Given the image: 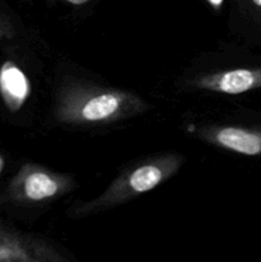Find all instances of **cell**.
Listing matches in <instances>:
<instances>
[{"mask_svg": "<svg viewBox=\"0 0 261 262\" xmlns=\"http://www.w3.org/2000/svg\"><path fill=\"white\" fill-rule=\"evenodd\" d=\"M163 179V173L155 165H143L136 169L129 177V186L137 193H143L155 188Z\"/></svg>", "mask_w": 261, "mask_h": 262, "instance_id": "5", "label": "cell"}, {"mask_svg": "<svg viewBox=\"0 0 261 262\" xmlns=\"http://www.w3.org/2000/svg\"><path fill=\"white\" fill-rule=\"evenodd\" d=\"M3 168H4V159H3L2 156H0V173H2Z\"/></svg>", "mask_w": 261, "mask_h": 262, "instance_id": "9", "label": "cell"}, {"mask_svg": "<svg viewBox=\"0 0 261 262\" xmlns=\"http://www.w3.org/2000/svg\"><path fill=\"white\" fill-rule=\"evenodd\" d=\"M67 2L71 3V4H73V5H82V4H84V3L89 2V0H67Z\"/></svg>", "mask_w": 261, "mask_h": 262, "instance_id": "8", "label": "cell"}, {"mask_svg": "<svg viewBox=\"0 0 261 262\" xmlns=\"http://www.w3.org/2000/svg\"><path fill=\"white\" fill-rule=\"evenodd\" d=\"M31 86L27 76L13 61L0 67V95L10 112H18L30 96Z\"/></svg>", "mask_w": 261, "mask_h": 262, "instance_id": "1", "label": "cell"}, {"mask_svg": "<svg viewBox=\"0 0 261 262\" xmlns=\"http://www.w3.org/2000/svg\"><path fill=\"white\" fill-rule=\"evenodd\" d=\"M28 256L25 251L8 241H0V262L2 261H26Z\"/></svg>", "mask_w": 261, "mask_h": 262, "instance_id": "6", "label": "cell"}, {"mask_svg": "<svg viewBox=\"0 0 261 262\" xmlns=\"http://www.w3.org/2000/svg\"><path fill=\"white\" fill-rule=\"evenodd\" d=\"M59 191V186L50 176L42 171H33L26 177L23 182L25 196L31 201H42L55 196Z\"/></svg>", "mask_w": 261, "mask_h": 262, "instance_id": "4", "label": "cell"}, {"mask_svg": "<svg viewBox=\"0 0 261 262\" xmlns=\"http://www.w3.org/2000/svg\"><path fill=\"white\" fill-rule=\"evenodd\" d=\"M122 100L115 94H101L92 97L82 106L81 115L87 122H99L112 117L119 110Z\"/></svg>", "mask_w": 261, "mask_h": 262, "instance_id": "3", "label": "cell"}, {"mask_svg": "<svg viewBox=\"0 0 261 262\" xmlns=\"http://www.w3.org/2000/svg\"><path fill=\"white\" fill-rule=\"evenodd\" d=\"M207 3H209L211 7H214L215 9H219V8L222 7L223 3H224V0H207Z\"/></svg>", "mask_w": 261, "mask_h": 262, "instance_id": "7", "label": "cell"}, {"mask_svg": "<svg viewBox=\"0 0 261 262\" xmlns=\"http://www.w3.org/2000/svg\"><path fill=\"white\" fill-rule=\"evenodd\" d=\"M215 140L223 147L246 156H261V130L225 127L217 130Z\"/></svg>", "mask_w": 261, "mask_h": 262, "instance_id": "2", "label": "cell"}]
</instances>
